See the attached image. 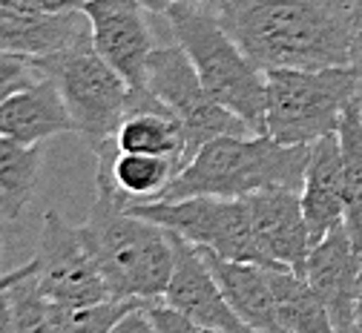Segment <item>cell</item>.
I'll return each instance as SVG.
<instances>
[{
    "label": "cell",
    "mask_w": 362,
    "mask_h": 333,
    "mask_svg": "<svg viewBox=\"0 0 362 333\" xmlns=\"http://www.w3.org/2000/svg\"><path fill=\"white\" fill-rule=\"evenodd\" d=\"M144 310L147 316L153 319V327L156 333H196L202 330L190 316H185L178 308H173L164 296H153V299H144Z\"/></svg>",
    "instance_id": "25"
},
{
    "label": "cell",
    "mask_w": 362,
    "mask_h": 333,
    "mask_svg": "<svg viewBox=\"0 0 362 333\" xmlns=\"http://www.w3.org/2000/svg\"><path fill=\"white\" fill-rule=\"evenodd\" d=\"M339 150H342V189H345V227L354 245L362 250V98L345 107L339 121Z\"/></svg>",
    "instance_id": "20"
},
{
    "label": "cell",
    "mask_w": 362,
    "mask_h": 333,
    "mask_svg": "<svg viewBox=\"0 0 362 333\" xmlns=\"http://www.w3.org/2000/svg\"><path fill=\"white\" fill-rule=\"evenodd\" d=\"M147 86L181 121V129H185V164L207 141L218 135H256L236 112L221 107L204 89L190 55L178 40L173 46L153 49L147 66Z\"/></svg>",
    "instance_id": "8"
},
{
    "label": "cell",
    "mask_w": 362,
    "mask_h": 333,
    "mask_svg": "<svg viewBox=\"0 0 362 333\" xmlns=\"http://www.w3.org/2000/svg\"><path fill=\"white\" fill-rule=\"evenodd\" d=\"M115 144L124 153L164 156L185 167V129L181 121L158 101L150 107H135L115 132Z\"/></svg>",
    "instance_id": "18"
},
{
    "label": "cell",
    "mask_w": 362,
    "mask_h": 333,
    "mask_svg": "<svg viewBox=\"0 0 362 333\" xmlns=\"http://www.w3.org/2000/svg\"><path fill=\"white\" fill-rule=\"evenodd\" d=\"M15 4L43 9V12H72V9H83L86 0H15Z\"/></svg>",
    "instance_id": "26"
},
{
    "label": "cell",
    "mask_w": 362,
    "mask_h": 333,
    "mask_svg": "<svg viewBox=\"0 0 362 333\" xmlns=\"http://www.w3.org/2000/svg\"><path fill=\"white\" fill-rule=\"evenodd\" d=\"M345 6H348V15L356 26V32L362 29V0H345Z\"/></svg>",
    "instance_id": "28"
},
{
    "label": "cell",
    "mask_w": 362,
    "mask_h": 333,
    "mask_svg": "<svg viewBox=\"0 0 362 333\" xmlns=\"http://www.w3.org/2000/svg\"><path fill=\"white\" fill-rule=\"evenodd\" d=\"M224 296L236 316L262 333H276V270L285 264H259V262H230L204 250Z\"/></svg>",
    "instance_id": "16"
},
{
    "label": "cell",
    "mask_w": 362,
    "mask_h": 333,
    "mask_svg": "<svg viewBox=\"0 0 362 333\" xmlns=\"http://www.w3.org/2000/svg\"><path fill=\"white\" fill-rule=\"evenodd\" d=\"M37 78H40V69H37L35 58L0 52V104H4L12 92L35 83Z\"/></svg>",
    "instance_id": "24"
},
{
    "label": "cell",
    "mask_w": 362,
    "mask_h": 333,
    "mask_svg": "<svg viewBox=\"0 0 362 333\" xmlns=\"http://www.w3.org/2000/svg\"><path fill=\"white\" fill-rule=\"evenodd\" d=\"M40 161V144H21L9 135H0V216L4 218L15 221L29 207Z\"/></svg>",
    "instance_id": "19"
},
{
    "label": "cell",
    "mask_w": 362,
    "mask_h": 333,
    "mask_svg": "<svg viewBox=\"0 0 362 333\" xmlns=\"http://www.w3.org/2000/svg\"><path fill=\"white\" fill-rule=\"evenodd\" d=\"M47 322H49V299L40 291L37 270L15 279L9 288L0 291V330L4 333L47 330Z\"/></svg>",
    "instance_id": "22"
},
{
    "label": "cell",
    "mask_w": 362,
    "mask_h": 333,
    "mask_svg": "<svg viewBox=\"0 0 362 333\" xmlns=\"http://www.w3.org/2000/svg\"><path fill=\"white\" fill-rule=\"evenodd\" d=\"M141 299H104L81 308H55L49 305L47 330L55 333H112L115 325L139 305Z\"/></svg>",
    "instance_id": "23"
},
{
    "label": "cell",
    "mask_w": 362,
    "mask_h": 333,
    "mask_svg": "<svg viewBox=\"0 0 362 333\" xmlns=\"http://www.w3.org/2000/svg\"><path fill=\"white\" fill-rule=\"evenodd\" d=\"M37 281L55 308H81L112 299L104 273L86 250L81 230L72 227L58 210L43 216L37 247Z\"/></svg>",
    "instance_id": "9"
},
{
    "label": "cell",
    "mask_w": 362,
    "mask_h": 333,
    "mask_svg": "<svg viewBox=\"0 0 362 333\" xmlns=\"http://www.w3.org/2000/svg\"><path fill=\"white\" fill-rule=\"evenodd\" d=\"M0 250H4V230H0Z\"/></svg>",
    "instance_id": "32"
},
{
    "label": "cell",
    "mask_w": 362,
    "mask_h": 333,
    "mask_svg": "<svg viewBox=\"0 0 362 333\" xmlns=\"http://www.w3.org/2000/svg\"><path fill=\"white\" fill-rule=\"evenodd\" d=\"M305 279L310 281L316 296L322 299L331 327L354 330L362 291V250L354 245L345 221L310 247Z\"/></svg>",
    "instance_id": "12"
},
{
    "label": "cell",
    "mask_w": 362,
    "mask_h": 333,
    "mask_svg": "<svg viewBox=\"0 0 362 333\" xmlns=\"http://www.w3.org/2000/svg\"><path fill=\"white\" fill-rule=\"evenodd\" d=\"M110 173L118 193H124L127 204H141V201H156L164 193V187L178 173V164L164 156L118 150L110 164Z\"/></svg>",
    "instance_id": "21"
},
{
    "label": "cell",
    "mask_w": 362,
    "mask_h": 333,
    "mask_svg": "<svg viewBox=\"0 0 362 333\" xmlns=\"http://www.w3.org/2000/svg\"><path fill=\"white\" fill-rule=\"evenodd\" d=\"M118 144L110 141L95 156V201L86 221L78 224L86 250L104 273L115 299H153L164 296L173 276L175 250L167 227L135 216L124 193L112 181L110 164Z\"/></svg>",
    "instance_id": "2"
},
{
    "label": "cell",
    "mask_w": 362,
    "mask_h": 333,
    "mask_svg": "<svg viewBox=\"0 0 362 333\" xmlns=\"http://www.w3.org/2000/svg\"><path fill=\"white\" fill-rule=\"evenodd\" d=\"M245 199L250 204L253 233L262 253L274 264H285L299 276H305L313 239L302 210L299 189L274 187V189H259V193Z\"/></svg>",
    "instance_id": "13"
},
{
    "label": "cell",
    "mask_w": 362,
    "mask_h": 333,
    "mask_svg": "<svg viewBox=\"0 0 362 333\" xmlns=\"http://www.w3.org/2000/svg\"><path fill=\"white\" fill-rule=\"evenodd\" d=\"M310 144H279L270 135H218L175 173L158 199H245L259 189H302Z\"/></svg>",
    "instance_id": "3"
},
{
    "label": "cell",
    "mask_w": 362,
    "mask_h": 333,
    "mask_svg": "<svg viewBox=\"0 0 362 333\" xmlns=\"http://www.w3.org/2000/svg\"><path fill=\"white\" fill-rule=\"evenodd\" d=\"M216 18L262 69L351 64L356 26L345 0H221Z\"/></svg>",
    "instance_id": "1"
},
{
    "label": "cell",
    "mask_w": 362,
    "mask_h": 333,
    "mask_svg": "<svg viewBox=\"0 0 362 333\" xmlns=\"http://www.w3.org/2000/svg\"><path fill=\"white\" fill-rule=\"evenodd\" d=\"M267 72V135L279 144H313L339 129L345 107L359 95L362 78L348 66L264 69Z\"/></svg>",
    "instance_id": "6"
},
{
    "label": "cell",
    "mask_w": 362,
    "mask_h": 333,
    "mask_svg": "<svg viewBox=\"0 0 362 333\" xmlns=\"http://www.w3.org/2000/svg\"><path fill=\"white\" fill-rule=\"evenodd\" d=\"M64 132H75V121L58 83L47 75L12 92L0 104V135H9L21 144H43Z\"/></svg>",
    "instance_id": "17"
},
{
    "label": "cell",
    "mask_w": 362,
    "mask_h": 333,
    "mask_svg": "<svg viewBox=\"0 0 362 333\" xmlns=\"http://www.w3.org/2000/svg\"><path fill=\"white\" fill-rule=\"evenodd\" d=\"M144 12L147 9L135 0H86L83 4L95 52L110 66H115L132 89H150L147 66L156 46Z\"/></svg>",
    "instance_id": "10"
},
{
    "label": "cell",
    "mask_w": 362,
    "mask_h": 333,
    "mask_svg": "<svg viewBox=\"0 0 362 333\" xmlns=\"http://www.w3.org/2000/svg\"><path fill=\"white\" fill-rule=\"evenodd\" d=\"M187 4H196V6H202V9H210V12H216V6L221 4V0H187Z\"/></svg>",
    "instance_id": "29"
},
{
    "label": "cell",
    "mask_w": 362,
    "mask_h": 333,
    "mask_svg": "<svg viewBox=\"0 0 362 333\" xmlns=\"http://www.w3.org/2000/svg\"><path fill=\"white\" fill-rule=\"evenodd\" d=\"M173 250H175V264L173 276L167 281L164 299L178 308L185 316H190L202 330H218V333H245L250 330L236 310L230 308L228 296H224L221 284L207 264L202 247L193 242L181 239L178 233H173Z\"/></svg>",
    "instance_id": "11"
},
{
    "label": "cell",
    "mask_w": 362,
    "mask_h": 333,
    "mask_svg": "<svg viewBox=\"0 0 362 333\" xmlns=\"http://www.w3.org/2000/svg\"><path fill=\"white\" fill-rule=\"evenodd\" d=\"M302 210L310 227L313 245L345 221V189H342V150L339 135H322L310 144L305 184L299 189Z\"/></svg>",
    "instance_id": "15"
},
{
    "label": "cell",
    "mask_w": 362,
    "mask_h": 333,
    "mask_svg": "<svg viewBox=\"0 0 362 333\" xmlns=\"http://www.w3.org/2000/svg\"><path fill=\"white\" fill-rule=\"evenodd\" d=\"M354 69H356V72H359V78H362V64H359V66H354ZM359 98H362V89H359Z\"/></svg>",
    "instance_id": "31"
},
{
    "label": "cell",
    "mask_w": 362,
    "mask_h": 333,
    "mask_svg": "<svg viewBox=\"0 0 362 333\" xmlns=\"http://www.w3.org/2000/svg\"><path fill=\"white\" fill-rule=\"evenodd\" d=\"M35 64L40 75L58 83L75 121V132L86 141L89 150L98 153L110 141H115L118 127L135 107V89L95 52L93 37L69 49L35 58Z\"/></svg>",
    "instance_id": "5"
},
{
    "label": "cell",
    "mask_w": 362,
    "mask_h": 333,
    "mask_svg": "<svg viewBox=\"0 0 362 333\" xmlns=\"http://www.w3.org/2000/svg\"><path fill=\"white\" fill-rule=\"evenodd\" d=\"M81 40H89V21L83 9L43 12L15 0H0V52L43 58Z\"/></svg>",
    "instance_id": "14"
},
{
    "label": "cell",
    "mask_w": 362,
    "mask_h": 333,
    "mask_svg": "<svg viewBox=\"0 0 362 333\" xmlns=\"http://www.w3.org/2000/svg\"><path fill=\"white\" fill-rule=\"evenodd\" d=\"M135 4H141L147 12H156V15H167L173 4H178V0H135Z\"/></svg>",
    "instance_id": "27"
},
{
    "label": "cell",
    "mask_w": 362,
    "mask_h": 333,
    "mask_svg": "<svg viewBox=\"0 0 362 333\" xmlns=\"http://www.w3.org/2000/svg\"><path fill=\"white\" fill-rule=\"evenodd\" d=\"M167 21L204 89L221 107L236 112L250 132L267 135V72L233 40L216 12L178 0L170 6Z\"/></svg>",
    "instance_id": "4"
},
{
    "label": "cell",
    "mask_w": 362,
    "mask_h": 333,
    "mask_svg": "<svg viewBox=\"0 0 362 333\" xmlns=\"http://www.w3.org/2000/svg\"><path fill=\"white\" fill-rule=\"evenodd\" d=\"M354 330H362V291H359V305H356V327Z\"/></svg>",
    "instance_id": "30"
},
{
    "label": "cell",
    "mask_w": 362,
    "mask_h": 333,
    "mask_svg": "<svg viewBox=\"0 0 362 333\" xmlns=\"http://www.w3.org/2000/svg\"><path fill=\"white\" fill-rule=\"evenodd\" d=\"M127 207L135 216H144L221 259L274 264L256 242L247 199L190 196V199H175V201L156 199V201L127 204Z\"/></svg>",
    "instance_id": "7"
}]
</instances>
